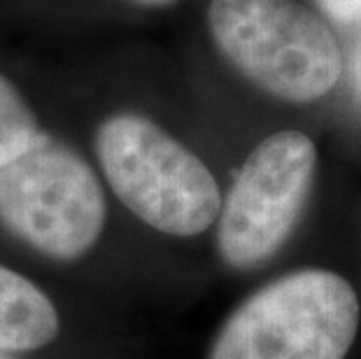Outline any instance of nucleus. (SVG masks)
I'll return each mask as SVG.
<instances>
[{"mask_svg": "<svg viewBox=\"0 0 361 359\" xmlns=\"http://www.w3.org/2000/svg\"><path fill=\"white\" fill-rule=\"evenodd\" d=\"M329 17L343 24H361V0H317Z\"/></svg>", "mask_w": 361, "mask_h": 359, "instance_id": "obj_8", "label": "nucleus"}, {"mask_svg": "<svg viewBox=\"0 0 361 359\" xmlns=\"http://www.w3.org/2000/svg\"><path fill=\"white\" fill-rule=\"evenodd\" d=\"M207 21L221 54L275 98L317 101L341 78L334 33L296 0H212Z\"/></svg>", "mask_w": 361, "mask_h": 359, "instance_id": "obj_2", "label": "nucleus"}, {"mask_svg": "<svg viewBox=\"0 0 361 359\" xmlns=\"http://www.w3.org/2000/svg\"><path fill=\"white\" fill-rule=\"evenodd\" d=\"M0 359H19L14 353H5V350H0Z\"/></svg>", "mask_w": 361, "mask_h": 359, "instance_id": "obj_10", "label": "nucleus"}, {"mask_svg": "<svg viewBox=\"0 0 361 359\" xmlns=\"http://www.w3.org/2000/svg\"><path fill=\"white\" fill-rule=\"evenodd\" d=\"M130 3H137V5H147V7H166L175 3V0H130Z\"/></svg>", "mask_w": 361, "mask_h": 359, "instance_id": "obj_9", "label": "nucleus"}, {"mask_svg": "<svg viewBox=\"0 0 361 359\" xmlns=\"http://www.w3.org/2000/svg\"><path fill=\"white\" fill-rule=\"evenodd\" d=\"M0 221L33 250L71 262L87 255L103 231L101 182L78 152L40 131L0 168Z\"/></svg>", "mask_w": 361, "mask_h": 359, "instance_id": "obj_4", "label": "nucleus"}, {"mask_svg": "<svg viewBox=\"0 0 361 359\" xmlns=\"http://www.w3.org/2000/svg\"><path fill=\"white\" fill-rule=\"evenodd\" d=\"M317 150L301 131L261 140L219 210L217 245L226 264L250 269L278 252L294 231L308 201Z\"/></svg>", "mask_w": 361, "mask_h": 359, "instance_id": "obj_5", "label": "nucleus"}, {"mask_svg": "<svg viewBox=\"0 0 361 359\" xmlns=\"http://www.w3.org/2000/svg\"><path fill=\"white\" fill-rule=\"evenodd\" d=\"M359 329L352 285L331 271H296L233 310L210 359H345Z\"/></svg>", "mask_w": 361, "mask_h": 359, "instance_id": "obj_3", "label": "nucleus"}, {"mask_svg": "<svg viewBox=\"0 0 361 359\" xmlns=\"http://www.w3.org/2000/svg\"><path fill=\"white\" fill-rule=\"evenodd\" d=\"M37 135L40 128L33 110L14 84L0 75V168L28 150Z\"/></svg>", "mask_w": 361, "mask_h": 359, "instance_id": "obj_7", "label": "nucleus"}, {"mask_svg": "<svg viewBox=\"0 0 361 359\" xmlns=\"http://www.w3.org/2000/svg\"><path fill=\"white\" fill-rule=\"evenodd\" d=\"M59 312L35 282L0 266V350L28 353L56 339Z\"/></svg>", "mask_w": 361, "mask_h": 359, "instance_id": "obj_6", "label": "nucleus"}, {"mask_svg": "<svg viewBox=\"0 0 361 359\" xmlns=\"http://www.w3.org/2000/svg\"><path fill=\"white\" fill-rule=\"evenodd\" d=\"M112 192L145 224L171 236H198L219 217L217 180L194 152L140 114H114L96 135Z\"/></svg>", "mask_w": 361, "mask_h": 359, "instance_id": "obj_1", "label": "nucleus"}]
</instances>
